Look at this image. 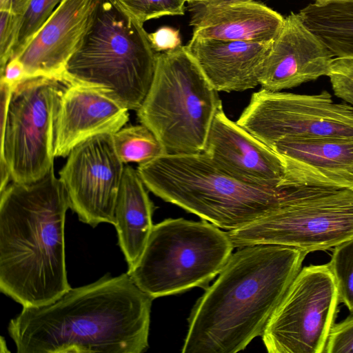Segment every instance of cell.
Segmentation results:
<instances>
[{
	"instance_id": "obj_28",
	"label": "cell",
	"mask_w": 353,
	"mask_h": 353,
	"mask_svg": "<svg viewBox=\"0 0 353 353\" xmlns=\"http://www.w3.org/2000/svg\"><path fill=\"white\" fill-rule=\"evenodd\" d=\"M151 45L157 52H165L181 46L179 30L163 26L148 34Z\"/></svg>"
},
{
	"instance_id": "obj_11",
	"label": "cell",
	"mask_w": 353,
	"mask_h": 353,
	"mask_svg": "<svg viewBox=\"0 0 353 353\" xmlns=\"http://www.w3.org/2000/svg\"><path fill=\"white\" fill-rule=\"evenodd\" d=\"M236 123L270 148L285 138H353V106L335 103L326 90L308 95L261 88Z\"/></svg>"
},
{
	"instance_id": "obj_8",
	"label": "cell",
	"mask_w": 353,
	"mask_h": 353,
	"mask_svg": "<svg viewBox=\"0 0 353 353\" xmlns=\"http://www.w3.org/2000/svg\"><path fill=\"white\" fill-rule=\"evenodd\" d=\"M284 185L277 208L227 232L234 248L275 244L309 253L330 249L353 237V188Z\"/></svg>"
},
{
	"instance_id": "obj_2",
	"label": "cell",
	"mask_w": 353,
	"mask_h": 353,
	"mask_svg": "<svg viewBox=\"0 0 353 353\" xmlns=\"http://www.w3.org/2000/svg\"><path fill=\"white\" fill-rule=\"evenodd\" d=\"M308 253L257 244L232 254L188 319L183 353H236L265 328Z\"/></svg>"
},
{
	"instance_id": "obj_6",
	"label": "cell",
	"mask_w": 353,
	"mask_h": 353,
	"mask_svg": "<svg viewBox=\"0 0 353 353\" xmlns=\"http://www.w3.org/2000/svg\"><path fill=\"white\" fill-rule=\"evenodd\" d=\"M222 107L218 91L185 46L157 52L148 92L137 111L165 154L203 152L214 118Z\"/></svg>"
},
{
	"instance_id": "obj_1",
	"label": "cell",
	"mask_w": 353,
	"mask_h": 353,
	"mask_svg": "<svg viewBox=\"0 0 353 353\" xmlns=\"http://www.w3.org/2000/svg\"><path fill=\"white\" fill-rule=\"evenodd\" d=\"M153 299L128 272L105 274L48 305L23 307L8 330L18 353H141Z\"/></svg>"
},
{
	"instance_id": "obj_27",
	"label": "cell",
	"mask_w": 353,
	"mask_h": 353,
	"mask_svg": "<svg viewBox=\"0 0 353 353\" xmlns=\"http://www.w3.org/2000/svg\"><path fill=\"white\" fill-rule=\"evenodd\" d=\"M325 353H353V314L332 326L325 344Z\"/></svg>"
},
{
	"instance_id": "obj_4",
	"label": "cell",
	"mask_w": 353,
	"mask_h": 353,
	"mask_svg": "<svg viewBox=\"0 0 353 353\" xmlns=\"http://www.w3.org/2000/svg\"><path fill=\"white\" fill-rule=\"evenodd\" d=\"M156 63L157 52L143 25L114 0H98L63 79L66 85L94 88L137 111L152 84Z\"/></svg>"
},
{
	"instance_id": "obj_22",
	"label": "cell",
	"mask_w": 353,
	"mask_h": 353,
	"mask_svg": "<svg viewBox=\"0 0 353 353\" xmlns=\"http://www.w3.org/2000/svg\"><path fill=\"white\" fill-rule=\"evenodd\" d=\"M62 1L30 0L25 12L19 15L12 59L17 57L22 52Z\"/></svg>"
},
{
	"instance_id": "obj_26",
	"label": "cell",
	"mask_w": 353,
	"mask_h": 353,
	"mask_svg": "<svg viewBox=\"0 0 353 353\" xmlns=\"http://www.w3.org/2000/svg\"><path fill=\"white\" fill-rule=\"evenodd\" d=\"M19 15L0 10V74L12 59L15 43Z\"/></svg>"
},
{
	"instance_id": "obj_19",
	"label": "cell",
	"mask_w": 353,
	"mask_h": 353,
	"mask_svg": "<svg viewBox=\"0 0 353 353\" xmlns=\"http://www.w3.org/2000/svg\"><path fill=\"white\" fill-rule=\"evenodd\" d=\"M193 36L221 40L271 43L284 17L263 3L243 1L217 6L189 2Z\"/></svg>"
},
{
	"instance_id": "obj_9",
	"label": "cell",
	"mask_w": 353,
	"mask_h": 353,
	"mask_svg": "<svg viewBox=\"0 0 353 353\" xmlns=\"http://www.w3.org/2000/svg\"><path fill=\"white\" fill-rule=\"evenodd\" d=\"M68 85L50 77L26 78L12 90L1 119V159L12 182L37 181L54 168L55 123Z\"/></svg>"
},
{
	"instance_id": "obj_32",
	"label": "cell",
	"mask_w": 353,
	"mask_h": 353,
	"mask_svg": "<svg viewBox=\"0 0 353 353\" xmlns=\"http://www.w3.org/2000/svg\"><path fill=\"white\" fill-rule=\"evenodd\" d=\"M315 3L320 5H326L331 3H350L353 0H314Z\"/></svg>"
},
{
	"instance_id": "obj_10",
	"label": "cell",
	"mask_w": 353,
	"mask_h": 353,
	"mask_svg": "<svg viewBox=\"0 0 353 353\" xmlns=\"http://www.w3.org/2000/svg\"><path fill=\"white\" fill-rule=\"evenodd\" d=\"M339 296L327 264L299 271L262 334L269 353H323Z\"/></svg>"
},
{
	"instance_id": "obj_31",
	"label": "cell",
	"mask_w": 353,
	"mask_h": 353,
	"mask_svg": "<svg viewBox=\"0 0 353 353\" xmlns=\"http://www.w3.org/2000/svg\"><path fill=\"white\" fill-rule=\"evenodd\" d=\"M254 0H211L208 1L204 2H197L203 6H223L230 3L243 2V1H252Z\"/></svg>"
},
{
	"instance_id": "obj_17",
	"label": "cell",
	"mask_w": 353,
	"mask_h": 353,
	"mask_svg": "<svg viewBox=\"0 0 353 353\" xmlns=\"http://www.w3.org/2000/svg\"><path fill=\"white\" fill-rule=\"evenodd\" d=\"M129 110L92 88L68 85L57 112L54 157H65L86 139L101 134H112L129 120Z\"/></svg>"
},
{
	"instance_id": "obj_7",
	"label": "cell",
	"mask_w": 353,
	"mask_h": 353,
	"mask_svg": "<svg viewBox=\"0 0 353 353\" xmlns=\"http://www.w3.org/2000/svg\"><path fill=\"white\" fill-rule=\"evenodd\" d=\"M234 248L228 232L205 220L167 219L153 225L141 256L127 272L153 299L175 294L206 287Z\"/></svg>"
},
{
	"instance_id": "obj_12",
	"label": "cell",
	"mask_w": 353,
	"mask_h": 353,
	"mask_svg": "<svg viewBox=\"0 0 353 353\" xmlns=\"http://www.w3.org/2000/svg\"><path fill=\"white\" fill-rule=\"evenodd\" d=\"M124 165L114 148L112 135L101 134L76 145L59 172L79 219L92 227L115 225L114 210Z\"/></svg>"
},
{
	"instance_id": "obj_16",
	"label": "cell",
	"mask_w": 353,
	"mask_h": 353,
	"mask_svg": "<svg viewBox=\"0 0 353 353\" xmlns=\"http://www.w3.org/2000/svg\"><path fill=\"white\" fill-rule=\"evenodd\" d=\"M271 148L285 165L282 185L353 188V138H285Z\"/></svg>"
},
{
	"instance_id": "obj_29",
	"label": "cell",
	"mask_w": 353,
	"mask_h": 353,
	"mask_svg": "<svg viewBox=\"0 0 353 353\" xmlns=\"http://www.w3.org/2000/svg\"><path fill=\"white\" fill-rule=\"evenodd\" d=\"M26 79L24 67L17 59H12L6 65L1 80L14 88L23 80Z\"/></svg>"
},
{
	"instance_id": "obj_33",
	"label": "cell",
	"mask_w": 353,
	"mask_h": 353,
	"mask_svg": "<svg viewBox=\"0 0 353 353\" xmlns=\"http://www.w3.org/2000/svg\"><path fill=\"white\" fill-rule=\"evenodd\" d=\"M187 2H204V1H208L211 0H185Z\"/></svg>"
},
{
	"instance_id": "obj_13",
	"label": "cell",
	"mask_w": 353,
	"mask_h": 353,
	"mask_svg": "<svg viewBox=\"0 0 353 353\" xmlns=\"http://www.w3.org/2000/svg\"><path fill=\"white\" fill-rule=\"evenodd\" d=\"M203 153L223 172L252 185L279 188L285 176L281 158L270 147L217 111Z\"/></svg>"
},
{
	"instance_id": "obj_14",
	"label": "cell",
	"mask_w": 353,
	"mask_h": 353,
	"mask_svg": "<svg viewBox=\"0 0 353 353\" xmlns=\"http://www.w3.org/2000/svg\"><path fill=\"white\" fill-rule=\"evenodd\" d=\"M334 54L328 47L292 12L272 42L265 58L259 85L278 92L327 76Z\"/></svg>"
},
{
	"instance_id": "obj_30",
	"label": "cell",
	"mask_w": 353,
	"mask_h": 353,
	"mask_svg": "<svg viewBox=\"0 0 353 353\" xmlns=\"http://www.w3.org/2000/svg\"><path fill=\"white\" fill-rule=\"evenodd\" d=\"M30 1V0H0V10L21 15L26 10Z\"/></svg>"
},
{
	"instance_id": "obj_5",
	"label": "cell",
	"mask_w": 353,
	"mask_h": 353,
	"mask_svg": "<svg viewBox=\"0 0 353 353\" xmlns=\"http://www.w3.org/2000/svg\"><path fill=\"white\" fill-rule=\"evenodd\" d=\"M137 170L154 194L228 231L274 210L285 188L240 182L220 170L203 152L164 154L139 164Z\"/></svg>"
},
{
	"instance_id": "obj_23",
	"label": "cell",
	"mask_w": 353,
	"mask_h": 353,
	"mask_svg": "<svg viewBox=\"0 0 353 353\" xmlns=\"http://www.w3.org/2000/svg\"><path fill=\"white\" fill-rule=\"evenodd\" d=\"M327 265L335 280L339 303L353 313V237L334 247Z\"/></svg>"
},
{
	"instance_id": "obj_24",
	"label": "cell",
	"mask_w": 353,
	"mask_h": 353,
	"mask_svg": "<svg viewBox=\"0 0 353 353\" xmlns=\"http://www.w3.org/2000/svg\"><path fill=\"white\" fill-rule=\"evenodd\" d=\"M141 24L165 15H183L185 0H114Z\"/></svg>"
},
{
	"instance_id": "obj_15",
	"label": "cell",
	"mask_w": 353,
	"mask_h": 353,
	"mask_svg": "<svg viewBox=\"0 0 353 353\" xmlns=\"http://www.w3.org/2000/svg\"><path fill=\"white\" fill-rule=\"evenodd\" d=\"M97 1H62L15 57L23 64L26 78L46 77L63 82L65 65L90 25Z\"/></svg>"
},
{
	"instance_id": "obj_21",
	"label": "cell",
	"mask_w": 353,
	"mask_h": 353,
	"mask_svg": "<svg viewBox=\"0 0 353 353\" xmlns=\"http://www.w3.org/2000/svg\"><path fill=\"white\" fill-rule=\"evenodd\" d=\"M112 135L114 148L123 163L141 164L165 154L154 134L141 123L123 126Z\"/></svg>"
},
{
	"instance_id": "obj_25",
	"label": "cell",
	"mask_w": 353,
	"mask_h": 353,
	"mask_svg": "<svg viewBox=\"0 0 353 353\" xmlns=\"http://www.w3.org/2000/svg\"><path fill=\"white\" fill-rule=\"evenodd\" d=\"M327 77L334 95L353 106V58H334Z\"/></svg>"
},
{
	"instance_id": "obj_18",
	"label": "cell",
	"mask_w": 353,
	"mask_h": 353,
	"mask_svg": "<svg viewBox=\"0 0 353 353\" xmlns=\"http://www.w3.org/2000/svg\"><path fill=\"white\" fill-rule=\"evenodd\" d=\"M272 44L192 36L185 48L214 88L229 92L259 85Z\"/></svg>"
},
{
	"instance_id": "obj_3",
	"label": "cell",
	"mask_w": 353,
	"mask_h": 353,
	"mask_svg": "<svg viewBox=\"0 0 353 353\" xmlns=\"http://www.w3.org/2000/svg\"><path fill=\"white\" fill-rule=\"evenodd\" d=\"M67 192L54 168L1 192L0 290L24 307L48 305L69 290L64 228Z\"/></svg>"
},
{
	"instance_id": "obj_20",
	"label": "cell",
	"mask_w": 353,
	"mask_h": 353,
	"mask_svg": "<svg viewBox=\"0 0 353 353\" xmlns=\"http://www.w3.org/2000/svg\"><path fill=\"white\" fill-rule=\"evenodd\" d=\"M137 170L124 166L115 210L119 245L128 264L134 266L141 256L153 228L154 206Z\"/></svg>"
}]
</instances>
